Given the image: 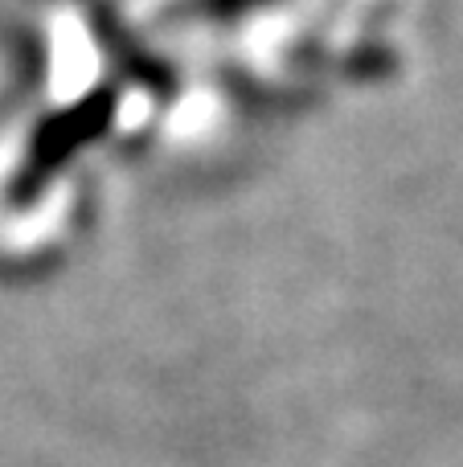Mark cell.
Listing matches in <instances>:
<instances>
[{
  "instance_id": "1",
  "label": "cell",
  "mask_w": 463,
  "mask_h": 467,
  "mask_svg": "<svg viewBox=\"0 0 463 467\" xmlns=\"http://www.w3.org/2000/svg\"><path fill=\"white\" fill-rule=\"evenodd\" d=\"M259 5H267V0H193L189 13L193 16H238V13L259 8Z\"/></svg>"
}]
</instances>
